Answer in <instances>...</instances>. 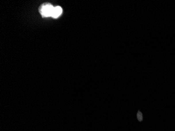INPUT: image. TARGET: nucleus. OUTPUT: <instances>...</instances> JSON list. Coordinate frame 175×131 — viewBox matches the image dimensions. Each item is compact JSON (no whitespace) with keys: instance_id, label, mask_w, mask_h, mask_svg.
Returning a JSON list of instances; mask_svg holds the SVG:
<instances>
[{"instance_id":"obj_1","label":"nucleus","mask_w":175,"mask_h":131,"mask_svg":"<svg viewBox=\"0 0 175 131\" xmlns=\"http://www.w3.org/2000/svg\"><path fill=\"white\" fill-rule=\"evenodd\" d=\"M54 7L51 3H45L39 7V12L43 18L51 17Z\"/></svg>"},{"instance_id":"obj_2","label":"nucleus","mask_w":175,"mask_h":131,"mask_svg":"<svg viewBox=\"0 0 175 131\" xmlns=\"http://www.w3.org/2000/svg\"><path fill=\"white\" fill-rule=\"evenodd\" d=\"M62 8L59 6H55L54 7L53 14L51 17L54 18H59L61 14H62Z\"/></svg>"},{"instance_id":"obj_3","label":"nucleus","mask_w":175,"mask_h":131,"mask_svg":"<svg viewBox=\"0 0 175 131\" xmlns=\"http://www.w3.org/2000/svg\"><path fill=\"white\" fill-rule=\"evenodd\" d=\"M137 117L139 120V121H142L143 120L142 113H141L140 111H139L137 114Z\"/></svg>"}]
</instances>
